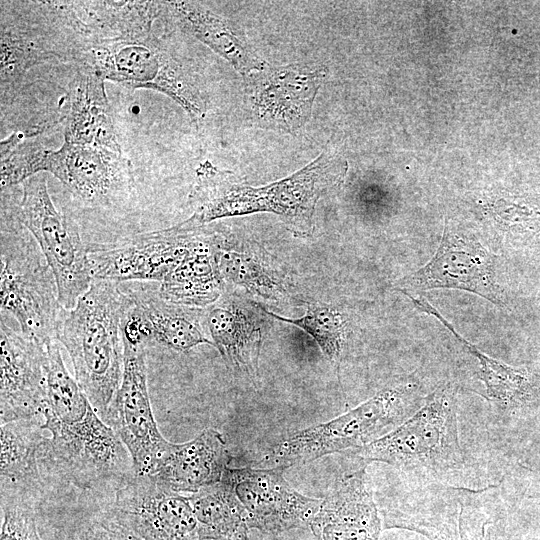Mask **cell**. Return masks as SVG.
Returning <instances> with one entry per match:
<instances>
[{"instance_id": "obj_1", "label": "cell", "mask_w": 540, "mask_h": 540, "mask_svg": "<svg viewBox=\"0 0 540 540\" xmlns=\"http://www.w3.org/2000/svg\"><path fill=\"white\" fill-rule=\"evenodd\" d=\"M46 399L42 428L50 433L40 459L83 490H116L134 475L131 456L67 371L59 341L45 344Z\"/></svg>"}, {"instance_id": "obj_2", "label": "cell", "mask_w": 540, "mask_h": 540, "mask_svg": "<svg viewBox=\"0 0 540 540\" xmlns=\"http://www.w3.org/2000/svg\"><path fill=\"white\" fill-rule=\"evenodd\" d=\"M346 170L339 154L324 150L286 178L251 186L233 172L205 161L196 169L189 194L193 214L185 222L203 226L226 217L268 212L280 216L295 235L308 236L314 230L318 201L341 186Z\"/></svg>"}, {"instance_id": "obj_3", "label": "cell", "mask_w": 540, "mask_h": 540, "mask_svg": "<svg viewBox=\"0 0 540 540\" xmlns=\"http://www.w3.org/2000/svg\"><path fill=\"white\" fill-rule=\"evenodd\" d=\"M118 285L94 280L75 307L65 310L57 331L78 385L103 421L123 372L121 324L129 295Z\"/></svg>"}, {"instance_id": "obj_4", "label": "cell", "mask_w": 540, "mask_h": 540, "mask_svg": "<svg viewBox=\"0 0 540 540\" xmlns=\"http://www.w3.org/2000/svg\"><path fill=\"white\" fill-rule=\"evenodd\" d=\"M424 400L414 382L388 386L346 413L280 440L263 452L255 465L284 470L359 449L404 423Z\"/></svg>"}, {"instance_id": "obj_5", "label": "cell", "mask_w": 540, "mask_h": 540, "mask_svg": "<svg viewBox=\"0 0 540 540\" xmlns=\"http://www.w3.org/2000/svg\"><path fill=\"white\" fill-rule=\"evenodd\" d=\"M1 312L13 316L21 333L45 345L57 340L65 312L57 283L40 247L14 214L2 208Z\"/></svg>"}, {"instance_id": "obj_6", "label": "cell", "mask_w": 540, "mask_h": 540, "mask_svg": "<svg viewBox=\"0 0 540 540\" xmlns=\"http://www.w3.org/2000/svg\"><path fill=\"white\" fill-rule=\"evenodd\" d=\"M352 453L365 463L378 461L435 475L460 468L464 456L453 387L449 384L438 387L404 423Z\"/></svg>"}, {"instance_id": "obj_7", "label": "cell", "mask_w": 540, "mask_h": 540, "mask_svg": "<svg viewBox=\"0 0 540 540\" xmlns=\"http://www.w3.org/2000/svg\"><path fill=\"white\" fill-rule=\"evenodd\" d=\"M12 212L33 236L49 264L60 304L65 310L73 309L94 281L88 249L75 221L53 204L44 172L22 183L21 199Z\"/></svg>"}, {"instance_id": "obj_8", "label": "cell", "mask_w": 540, "mask_h": 540, "mask_svg": "<svg viewBox=\"0 0 540 540\" xmlns=\"http://www.w3.org/2000/svg\"><path fill=\"white\" fill-rule=\"evenodd\" d=\"M92 69L104 80L137 89L161 92L174 100L199 123L207 102L194 79L171 55L155 44L138 38H124L92 49Z\"/></svg>"}, {"instance_id": "obj_9", "label": "cell", "mask_w": 540, "mask_h": 540, "mask_svg": "<svg viewBox=\"0 0 540 540\" xmlns=\"http://www.w3.org/2000/svg\"><path fill=\"white\" fill-rule=\"evenodd\" d=\"M124 361L120 385L104 422L127 448L136 475H149L167 444L153 415L147 385L145 344L123 341Z\"/></svg>"}, {"instance_id": "obj_10", "label": "cell", "mask_w": 540, "mask_h": 540, "mask_svg": "<svg viewBox=\"0 0 540 540\" xmlns=\"http://www.w3.org/2000/svg\"><path fill=\"white\" fill-rule=\"evenodd\" d=\"M327 68L308 63L267 66L246 81L248 104L260 126L299 132L309 121Z\"/></svg>"}, {"instance_id": "obj_11", "label": "cell", "mask_w": 540, "mask_h": 540, "mask_svg": "<svg viewBox=\"0 0 540 540\" xmlns=\"http://www.w3.org/2000/svg\"><path fill=\"white\" fill-rule=\"evenodd\" d=\"M495 277V256L478 240L449 229L446 222L440 244L430 261L400 279L397 287L402 293L460 289L503 306V292Z\"/></svg>"}, {"instance_id": "obj_12", "label": "cell", "mask_w": 540, "mask_h": 540, "mask_svg": "<svg viewBox=\"0 0 540 540\" xmlns=\"http://www.w3.org/2000/svg\"><path fill=\"white\" fill-rule=\"evenodd\" d=\"M197 228L183 221L167 229L88 250L93 280L161 283L186 256Z\"/></svg>"}, {"instance_id": "obj_13", "label": "cell", "mask_w": 540, "mask_h": 540, "mask_svg": "<svg viewBox=\"0 0 540 540\" xmlns=\"http://www.w3.org/2000/svg\"><path fill=\"white\" fill-rule=\"evenodd\" d=\"M278 468H229L221 481L242 504L250 529L265 534H280L309 528L322 499L299 493Z\"/></svg>"}, {"instance_id": "obj_14", "label": "cell", "mask_w": 540, "mask_h": 540, "mask_svg": "<svg viewBox=\"0 0 540 540\" xmlns=\"http://www.w3.org/2000/svg\"><path fill=\"white\" fill-rule=\"evenodd\" d=\"M143 540H199L189 496L150 475H134L115 492L108 512Z\"/></svg>"}, {"instance_id": "obj_15", "label": "cell", "mask_w": 540, "mask_h": 540, "mask_svg": "<svg viewBox=\"0 0 540 540\" xmlns=\"http://www.w3.org/2000/svg\"><path fill=\"white\" fill-rule=\"evenodd\" d=\"M43 172H50L71 193L92 205H109L127 197L134 188L130 161L122 151L64 141L47 149Z\"/></svg>"}, {"instance_id": "obj_16", "label": "cell", "mask_w": 540, "mask_h": 540, "mask_svg": "<svg viewBox=\"0 0 540 540\" xmlns=\"http://www.w3.org/2000/svg\"><path fill=\"white\" fill-rule=\"evenodd\" d=\"M0 421L42 416L46 399L45 345L0 322Z\"/></svg>"}, {"instance_id": "obj_17", "label": "cell", "mask_w": 540, "mask_h": 540, "mask_svg": "<svg viewBox=\"0 0 540 540\" xmlns=\"http://www.w3.org/2000/svg\"><path fill=\"white\" fill-rule=\"evenodd\" d=\"M128 295L121 324L123 340L146 345L154 341L178 352L201 344L214 346L204 335L194 308L168 302L159 293L131 291Z\"/></svg>"}, {"instance_id": "obj_18", "label": "cell", "mask_w": 540, "mask_h": 540, "mask_svg": "<svg viewBox=\"0 0 540 540\" xmlns=\"http://www.w3.org/2000/svg\"><path fill=\"white\" fill-rule=\"evenodd\" d=\"M365 469L344 474L321 500L309 525L315 540H379L382 523Z\"/></svg>"}, {"instance_id": "obj_19", "label": "cell", "mask_w": 540, "mask_h": 540, "mask_svg": "<svg viewBox=\"0 0 540 540\" xmlns=\"http://www.w3.org/2000/svg\"><path fill=\"white\" fill-rule=\"evenodd\" d=\"M255 303L238 296L222 294L206 315V325L214 346L227 367L254 380L264 335V321Z\"/></svg>"}, {"instance_id": "obj_20", "label": "cell", "mask_w": 540, "mask_h": 540, "mask_svg": "<svg viewBox=\"0 0 540 540\" xmlns=\"http://www.w3.org/2000/svg\"><path fill=\"white\" fill-rule=\"evenodd\" d=\"M229 461L222 434L207 428L188 442H167L149 475L175 492L192 494L219 482Z\"/></svg>"}, {"instance_id": "obj_21", "label": "cell", "mask_w": 540, "mask_h": 540, "mask_svg": "<svg viewBox=\"0 0 540 540\" xmlns=\"http://www.w3.org/2000/svg\"><path fill=\"white\" fill-rule=\"evenodd\" d=\"M219 231L198 226L193 243L183 260L160 283L159 295L166 301L188 308L214 304L224 293L216 260Z\"/></svg>"}, {"instance_id": "obj_22", "label": "cell", "mask_w": 540, "mask_h": 540, "mask_svg": "<svg viewBox=\"0 0 540 540\" xmlns=\"http://www.w3.org/2000/svg\"><path fill=\"white\" fill-rule=\"evenodd\" d=\"M42 424L39 417L1 424V497L38 502L42 486L39 459L46 438Z\"/></svg>"}, {"instance_id": "obj_23", "label": "cell", "mask_w": 540, "mask_h": 540, "mask_svg": "<svg viewBox=\"0 0 540 540\" xmlns=\"http://www.w3.org/2000/svg\"><path fill=\"white\" fill-rule=\"evenodd\" d=\"M104 81L92 68L76 79L70 93L64 141L122 151Z\"/></svg>"}, {"instance_id": "obj_24", "label": "cell", "mask_w": 540, "mask_h": 540, "mask_svg": "<svg viewBox=\"0 0 540 540\" xmlns=\"http://www.w3.org/2000/svg\"><path fill=\"white\" fill-rule=\"evenodd\" d=\"M216 260L224 282L241 286L268 302H284L295 297L291 278L269 255L251 246H237L221 232L216 242Z\"/></svg>"}, {"instance_id": "obj_25", "label": "cell", "mask_w": 540, "mask_h": 540, "mask_svg": "<svg viewBox=\"0 0 540 540\" xmlns=\"http://www.w3.org/2000/svg\"><path fill=\"white\" fill-rule=\"evenodd\" d=\"M166 4L184 29L229 62L244 79L267 66L226 20L205 6L191 1Z\"/></svg>"}, {"instance_id": "obj_26", "label": "cell", "mask_w": 540, "mask_h": 540, "mask_svg": "<svg viewBox=\"0 0 540 540\" xmlns=\"http://www.w3.org/2000/svg\"><path fill=\"white\" fill-rule=\"evenodd\" d=\"M407 295L417 310L433 316L446 327L463 348L478 363V378L485 387L486 397L503 407H517L533 397L534 385L531 374L524 368L509 366L480 351L462 337L453 325L424 297Z\"/></svg>"}, {"instance_id": "obj_27", "label": "cell", "mask_w": 540, "mask_h": 540, "mask_svg": "<svg viewBox=\"0 0 540 540\" xmlns=\"http://www.w3.org/2000/svg\"><path fill=\"white\" fill-rule=\"evenodd\" d=\"M198 524L199 540H249L247 515L232 489L223 481L189 496Z\"/></svg>"}, {"instance_id": "obj_28", "label": "cell", "mask_w": 540, "mask_h": 540, "mask_svg": "<svg viewBox=\"0 0 540 540\" xmlns=\"http://www.w3.org/2000/svg\"><path fill=\"white\" fill-rule=\"evenodd\" d=\"M261 308L267 315L305 331L315 340L323 355L339 366L348 335L346 320L339 310L328 305H311L301 318L290 319Z\"/></svg>"}, {"instance_id": "obj_29", "label": "cell", "mask_w": 540, "mask_h": 540, "mask_svg": "<svg viewBox=\"0 0 540 540\" xmlns=\"http://www.w3.org/2000/svg\"><path fill=\"white\" fill-rule=\"evenodd\" d=\"M46 150L33 136L16 131L0 143L1 189L43 172Z\"/></svg>"}, {"instance_id": "obj_30", "label": "cell", "mask_w": 540, "mask_h": 540, "mask_svg": "<svg viewBox=\"0 0 540 540\" xmlns=\"http://www.w3.org/2000/svg\"><path fill=\"white\" fill-rule=\"evenodd\" d=\"M486 211L501 226L540 229V197L502 192L490 197Z\"/></svg>"}, {"instance_id": "obj_31", "label": "cell", "mask_w": 540, "mask_h": 540, "mask_svg": "<svg viewBox=\"0 0 540 540\" xmlns=\"http://www.w3.org/2000/svg\"><path fill=\"white\" fill-rule=\"evenodd\" d=\"M37 502L1 497L0 540H41L36 521Z\"/></svg>"}, {"instance_id": "obj_32", "label": "cell", "mask_w": 540, "mask_h": 540, "mask_svg": "<svg viewBox=\"0 0 540 540\" xmlns=\"http://www.w3.org/2000/svg\"><path fill=\"white\" fill-rule=\"evenodd\" d=\"M47 58L40 47L14 34L1 30V83L12 82L29 67Z\"/></svg>"}, {"instance_id": "obj_33", "label": "cell", "mask_w": 540, "mask_h": 540, "mask_svg": "<svg viewBox=\"0 0 540 540\" xmlns=\"http://www.w3.org/2000/svg\"><path fill=\"white\" fill-rule=\"evenodd\" d=\"M89 536L90 540H143L109 513L92 524Z\"/></svg>"}, {"instance_id": "obj_34", "label": "cell", "mask_w": 540, "mask_h": 540, "mask_svg": "<svg viewBox=\"0 0 540 540\" xmlns=\"http://www.w3.org/2000/svg\"><path fill=\"white\" fill-rule=\"evenodd\" d=\"M401 528H406V529H410V530H414L416 532H419L421 534H423L424 536H426L429 540H464L463 538L462 539H458L456 537H453L451 535H447V533L445 531H442V530H437L435 529L434 527L431 528V527H428L426 525H422V524H406V525H403Z\"/></svg>"}]
</instances>
